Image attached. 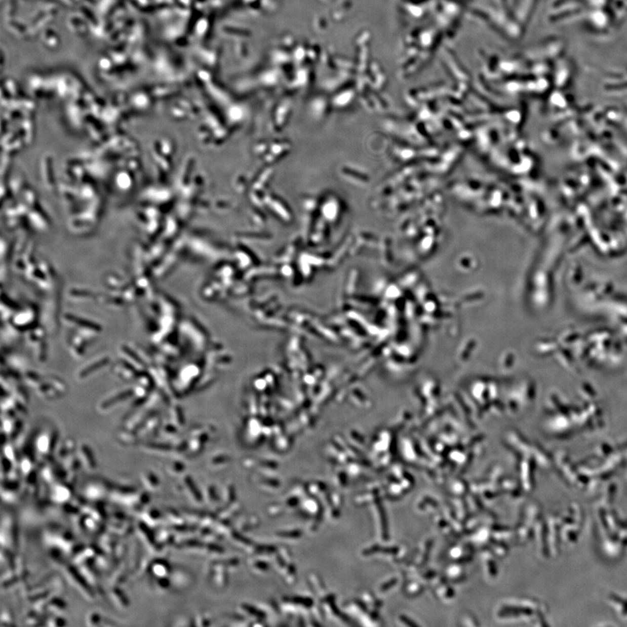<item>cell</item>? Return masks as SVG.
I'll return each instance as SVG.
<instances>
[{
	"label": "cell",
	"instance_id": "16",
	"mask_svg": "<svg viewBox=\"0 0 627 627\" xmlns=\"http://www.w3.org/2000/svg\"><path fill=\"white\" fill-rule=\"evenodd\" d=\"M118 543H116L115 537H112V535L106 534L103 535L100 537V546L103 550H105L104 552H106L108 554L114 553L115 548L117 546Z\"/></svg>",
	"mask_w": 627,
	"mask_h": 627
},
{
	"label": "cell",
	"instance_id": "20",
	"mask_svg": "<svg viewBox=\"0 0 627 627\" xmlns=\"http://www.w3.org/2000/svg\"><path fill=\"white\" fill-rule=\"evenodd\" d=\"M65 624V620L59 616H53L50 619L47 620V625H50V626H61Z\"/></svg>",
	"mask_w": 627,
	"mask_h": 627
},
{
	"label": "cell",
	"instance_id": "14",
	"mask_svg": "<svg viewBox=\"0 0 627 627\" xmlns=\"http://www.w3.org/2000/svg\"><path fill=\"white\" fill-rule=\"evenodd\" d=\"M141 480H142L143 485L147 490L155 491L156 489H158L160 483H159L158 478L154 475V473L151 472H143L141 474Z\"/></svg>",
	"mask_w": 627,
	"mask_h": 627
},
{
	"label": "cell",
	"instance_id": "15",
	"mask_svg": "<svg viewBox=\"0 0 627 627\" xmlns=\"http://www.w3.org/2000/svg\"><path fill=\"white\" fill-rule=\"evenodd\" d=\"M150 571L154 577H164L169 573L168 565L164 561H152Z\"/></svg>",
	"mask_w": 627,
	"mask_h": 627
},
{
	"label": "cell",
	"instance_id": "9",
	"mask_svg": "<svg viewBox=\"0 0 627 627\" xmlns=\"http://www.w3.org/2000/svg\"><path fill=\"white\" fill-rule=\"evenodd\" d=\"M79 459L81 461V464L84 466L85 468L88 469V471H93V469H95L96 463H95L93 456L91 453L90 450H88L86 446L81 447V450H80Z\"/></svg>",
	"mask_w": 627,
	"mask_h": 627
},
{
	"label": "cell",
	"instance_id": "5",
	"mask_svg": "<svg viewBox=\"0 0 627 627\" xmlns=\"http://www.w3.org/2000/svg\"><path fill=\"white\" fill-rule=\"evenodd\" d=\"M80 565H81L80 571L81 574L83 575V577L91 584V586H99L100 585V574L97 571V569L94 567V565H90L88 562L83 563Z\"/></svg>",
	"mask_w": 627,
	"mask_h": 627
},
{
	"label": "cell",
	"instance_id": "10",
	"mask_svg": "<svg viewBox=\"0 0 627 627\" xmlns=\"http://www.w3.org/2000/svg\"><path fill=\"white\" fill-rule=\"evenodd\" d=\"M60 472L61 471L58 467H55L53 464H48L43 467L41 473H42V478L45 481L48 482V483H54L60 478V476L59 475Z\"/></svg>",
	"mask_w": 627,
	"mask_h": 627
},
{
	"label": "cell",
	"instance_id": "17",
	"mask_svg": "<svg viewBox=\"0 0 627 627\" xmlns=\"http://www.w3.org/2000/svg\"><path fill=\"white\" fill-rule=\"evenodd\" d=\"M66 605L64 602V600H61L59 599H50L49 602L47 604V609L49 610V612H53L54 614H60L61 612L65 611Z\"/></svg>",
	"mask_w": 627,
	"mask_h": 627
},
{
	"label": "cell",
	"instance_id": "4",
	"mask_svg": "<svg viewBox=\"0 0 627 627\" xmlns=\"http://www.w3.org/2000/svg\"><path fill=\"white\" fill-rule=\"evenodd\" d=\"M150 526L144 522H140L137 525V531L140 536V540L146 544L147 549L152 553H159L161 552V544L158 543L157 538L154 537Z\"/></svg>",
	"mask_w": 627,
	"mask_h": 627
},
{
	"label": "cell",
	"instance_id": "13",
	"mask_svg": "<svg viewBox=\"0 0 627 627\" xmlns=\"http://www.w3.org/2000/svg\"><path fill=\"white\" fill-rule=\"evenodd\" d=\"M140 551H139V544L136 541L134 542L130 549L128 551V565L129 567V570H132L133 568H135L137 565L140 564Z\"/></svg>",
	"mask_w": 627,
	"mask_h": 627
},
{
	"label": "cell",
	"instance_id": "8",
	"mask_svg": "<svg viewBox=\"0 0 627 627\" xmlns=\"http://www.w3.org/2000/svg\"><path fill=\"white\" fill-rule=\"evenodd\" d=\"M110 598L112 602L114 604V606H117L121 610H126L129 606L128 598L125 595L123 592L119 588H112V590L109 593Z\"/></svg>",
	"mask_w": 627,
	"mask_h": 627
},
{
	"label": "cell",
	"instance_id": "19",
	"mask_svg": "<svg viewBox=\"0 0 627 627\" xmlns=\"http://www.w3.org/2000/svg\"><path fill=\"white\" fill-rule=\"evenodd\" d=\"M101 621L102 620H101L100 615L98 614L97 612H90L89 615L87 616V624L91 625V626L100 625V624H101Z\"/></svg>",
	"mask_w": 627,
	"mask_h": 627
},
{
	"label": "cell",
	"instance_id": "2",
	"mask_svg": "<svg viewBox=\"0 0 627 627\" xmlns=\"http://www.w3.org/2000/svg\"><path fill=\"white\" fill-rule=\"evenodd\" d=\"M64 573L67 577L69 583L75 590L78 591L82 596L85 597L87 600H93L94 599V593H93L91 584L87 582V579L81 574V571H77L72 566H66L64 569Z\"/></svg>",
	"mask_w": 627,
	"mask_h": 627
},
{
	"label": "cell",
	"instance_id": "18",
	"mask_svg": "<svg viewBox=\"0 0 627 627\" xmlns=\"http://www.w3.org/2000/svg\"><path fill=\"white\" fill-rule=\"evenodd\" d=\"M128 571H130V570H129V567H128V565H121V566H120V567H119V568L114 571L113 575H112V579H111V583L115 584V585H116V584H120L121 583H122V582L125 580V578L127 577Z\"/></svg>",
	"mask_w": 627,
	"mask_h": 627
},
{
	"label": "cell",
	"instance_id": "7",
	"mask_svg": "<svg viewBox=\"0 0 627 627\" xmlns=\"http://www.w3.org/2000/svg\"><path fill=\"white\" fill-rule=\"evenodd\" d=\"M83 508H84L83 512H84L86 515L89 516V517L93 518L97 521L104 522L107 519L106 510L104 509V507L99 504V503L87 506L84 505Z\"/></svg>",
	"mask_w": 627,
	"mask_h": 627
},
{
	"label": "cell",
	"instance_id": "1",
	"mask_svg": "<svg viewBox=\"0 0 627 627\" xmlns=\"http://www.w3.org/2000/svg\"><path fill=\"white\" fill-rule=\"evenodd\" d=\"M45 538L48 544L50 543L55 549L60 550L61 552L70 553L74 550L73 537L68 531L64 529L53 528L46 532Z\"/></svg>",
	"mask_w": 627,
	"mask_h": 627
},
{
	"label": "cell",
	"instance_id": "6",
	"mask_svg": "<svg viewBox=\"0 0 627 627\" xmlns=\"http://www.w3.org/2000/svg\"><path fill=\"white\" fill-rule=\"evenodd\" d=\"M71 491L66 485L59 484L53 487L52 491V498L55 503H64L70 502Z\"/></svg>",
	"mask_w": 627,
	"mask_h": 627
},
{
	"label": "cell",
	"instance_id": "12",
	"mask_svg": "<svg viewBox=\"0 0 627 627\" xmlns=\"http://www.w3.org/2000/svg\"><path fill=\"white\" fill-rule=\"evenodd\" d=\"M143 519L146 525L149 526H156L160 525L162 522V516L161 513L158 510L149 509L146 510V512L143 513Z\"/></svg>",
	"mask_w": 627,
	"mask_h": 627
},
{
	"label": "cell",
	"instance_id": "3",
	"mask_svg": "<svg viewBox=\"0 0 627 627\" xmlns=\"http://www.w3.org/2000/svg\"><path fill=\"white\" fill-rule=\"evenodd\" d=\"M15 522L10 516H3L2 519V533H1V541L2 545L7 547V549L11 552L16 545V526Z\"/></svg>",
	"mask_w": 627,
	"mask_h": 627
},
{
	"label": "cell",
	"instance_id": "11",
	"mask_svg": "<svg viewBox=\"0 0 627 627\" xmlns=\"http://www.w3.org/2000/svg\"><path fill=\"white\" fill-rule=\"evenodd\" d=\"M105 495V488L101 484H92L87 486L86 496L93 501L100 500Z\"/></svg>",
	"mask_w": 627,
	"mask_h": 627
}]
</instances>
